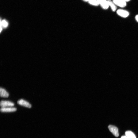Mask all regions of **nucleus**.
Masks as SVG:
<instances>
[{
	"label": "nucleus",
	"instance_id": "1",
	"mask_svg": "<svg viewBox=\"0 0 138 138\" xmlns=\"http://www.w3.org/2000/svg\"><path fill=\"white\" fill-rule=\"evenodd\" d=\"M108 128L110 132L112 133L116 137L118 136V129L116 126L110 125L109 126Z\"/></svg>",
	"mask_w": 138,
	"mask_h": 138
},
{
	"label": "nucleus",
	"instance_id": "2",
	"mask_svg": "<svg viewBox=\"0 0 138 138\" xmlns=\"http://www.w3.org/2000/svg\"><path fill=\"white\" fill-rule=\"evenodd\" d=\"M117 12L118 15L124 18L127 17L129 16V14L128 11L123 9H120L118 10Z\"/></svg>",
	"mask_w": 138,
	"mask_h": 138
},
{
	"label": "nucleus",
	"instance_id": "3",
	"mask_svg": "<svg viewBox=\"0 0 138 138\" xmlns=\"http://www.w3.org/2000/svg\"><path fill=\"white\" fill-rule=\"evenodd\" d=\"M0 105L2 107H10L13 106L14 104L9 101H1L0 103Z\"/></svg>",
	"mask_w": 138,
	"mask_h": 138
},
{
	"label": "nucleus",
	"instance_id": "4",
	"mask_svg": "<svg viewBox=\"0 0 138 138\" xmlns=\"http://www.w3.org/2000/svg\"><path fill=\"white\" fill-rule=\"evenodd\" d=\"M17 110V109L15 107H2L0 109L1 112L4 113L12 112H15Z\"/></svg>",
	"mask_w": 138,
	"mask_h": 138
},
{
	"label": "nucleus",
	"instance_id": "5",
	"mask_svg": "<svg viewBox=\"0 0 138 138\" xmlns=\"http://www.w3.org/2000/svg\"><path fill=\"white\" fill-rule=\"evenodd\" d=\"M17 103L19 105L28 108H31L32 107V105L30 103L23 99H21L18 101Z\"/></svg>",
	"mask_w": 138,
	"mask_h": 138
},
{
	"label": "nucleus",
	"instance_id": "6",
	"mask_svg": "<svg viewBox=\"0 0 138 138\" xmlns=\"http://www.w3.org/2000/svg\"><path fill=\"white\" fill-rule=\"evenodd\" d=\"M97 1L103 9H108L109 6L108 1L106 0H97Z\"/></svg>",
	"mask_w": 138,
	"mask_h": 138
},
{
	"label": "nucleus",
	"instance_id": "7",
	"mask_svg": "<svg viewBox=\"0 0 138 138\" xmlns=\"http://www.w3.org/2000/svg\"><path fill=\"white\" fill-rule=\"evenodd\" d=\"M113 1L116 6L120 7H124L126 5V3L122 0H113Z\"/></svg>",
	"mask_w": 138,
	"mask_h": 138
},
{
	"label": "nucleus",
	"instance_id": "8",
	"mask_svg": "<svg viewBox=\"0 0 138 138\" xmlns=\"http://www.w3.org/2000/svg\"><path fill=\"white\" fill-rule=\"evenodd\" d=\"M0 95L1 97L7 98L9 96V94L5 89L0 88Z\"/></svg>",
	"mask_w": 138,
	"mask_h": 138
},
{
	"label": "nucleus",
	"instance_id": "9",
	"mask_svg": "<svg viewBox=\"0 0 138 138\" xmlns=\"http://www.w3.org/2000/svg\"><path fill=\"white\" fill-rule=\"evenodd\" d=\"M107 1H108L109 6L110 7L112 11H115L117 9L116 6L115 4L113 1H112L110 0H108Z\"/></svg>",
	"mask_w": 138,
	"mask_h": 138
},
{
	"label": "nucleus",
	"instance_id": "10",
	"mask_svg": "<svg viewBox=\"0 0 138 138\" xmlns=\"http://www.w3.org/2000/svg\"><path fill=\"white\" fill-rule=\"evenodd\" d=\"M125 135L128 138H136L135 134L130 131H126L125 132Z\"/></svg>",
	"mask_w": 138,
	"mask_h": 138
},
{
	"label": "nucleus",
	"instance_id": "11",
	"mask_svg": "<svg viewBox=\"0 0 138 138\" xmlns=\"http://www.w3.org/2000/svg\"><path fill=\"white\" fill-rule=\"evenodd\" d=\"M8 25V23L6 20H3L2 21H0V32H1L2 30V27L4 28L6 27Z\"/></svg>",
	"mask_w": 138,
	"mask_h": 138
},
{
	"label": "nucleus",
	"instance_id": "12",
	"mask_svg": "<svg viewBox=\"0 0 138 138\" xmlns=\"http://www.w3.org/2000/svg\"><path fill=\"white\" fill-rule=\"evenodd\" d=\"M88 1L90 4L95 6H98L99 4L97 0H88Z\"/></svg>",
	"mask_w": 138,
	"mask_h": 138
},
{
	"label": "nucleus",
	"instance_id": "13",
	"mask_svg": "<svg viewBox=\"0 0 138 138\" xmlns=\"http://www.w3.org/2000/svg\"><path fill=\"white\" fill-rule=\"evenodd\" d=\"M135 19L137 22H138V15H137L136 16Z\"/></svg>",
	"mask_w": 138,
	"mask_h": 138
},
{
	"label": "nucleus",
	"instance_id": "14",
	"mask_svg": "<svg viewBox=\"0 0 138 138\" xmlns=\"http://www.w3.org/2000/svg\"><path fill=\"white\" fill-rule=\"evenodd\" d=\"M121 138H128L126 136H122L121 137Z\"/></svg>",
	"mask_w": 138,
	"mask_h": 138
},
{
	"label": "nucleus",
	"instance_id": "15",
	"mask_svg": "<svg viewBox=\"0 0 138 138\" xmlns=\"http://www.w3.org/2000/svg\"><path fill=\"white\" fill-rule=\"evenodd\" d=\"M122 0L126 3V2L129 1L131 0Z\"/></svg>",
	"mask_w": 138,
	"mask_h": 138
},
{
	"label": "nucleus",
	"instance_id": "16",
	"mask_svg": "<svg viewBox=\"0 0 138 138\" xmlns=\"http://www.w3.org/2000/svg\"><path fill=\"white\" fill-rule=\"evenodd\" d=\"M83 0L86 2H87L88 1V0Z\"/></svg>",
	"mask_w": 138,
	"mask_h": 138
}]
</instances>
